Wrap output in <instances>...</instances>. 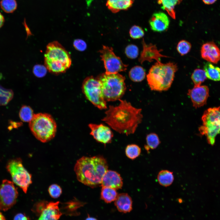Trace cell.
I'll use <instances>...</instances> for the list:
<instances>
[{"label": "cell", "mask_w": 220, "mask_h": 220, "mask_svg": "<svg viewBox=\"0 0 220 220\" xmlns=\"http://www.w3.org/2000/svg\"><path fill=\"white\" fill-rule=\"evenodd\" d=\"M173 172L167 170L160 171L157 177L159 184L161 185L167 187L171 185L174 180Z\"/></svg>", "instance_id": "7402d4cb"}, {"label": "cell", "mask_w": 220, "mask_h": 220, "mask_svg": "<svg viewBox=\"0 0 220 220\" xmlns=\"http://www.w3.org/2000/svg\"><path fill=\"white\" fill-rule=\"evenodd\" d=\"M142 45L143 49L139 59V62L141 64L145 61L150 62L153 61V60H156L157 62H160V57H167L161 54L160 52L162 50H158L155 45L152 44H147L143 39Z\"/></svg>", "instance_id": "9a60e30c"}, {"label": "cell", "mask_w": 220, "mask_h": 220, "mask_svg": "<svg viewBox=\"0 0 220 220\" xmlns=\"http://www.w3.org/2000/svg\"><path fill=\"white\" fill-rule=\"evenodd\" d=\"M146 139V145H145L144 147L148 152L150 149L156 148L160 142L157 135L154 133H151L148 134Z\"/></svg>", "instance_id": "484cf974"}, {"label": "cell", "mask_w": 220, "mask_h": 220, "mask_svg": "<svg viewBox=\"0 0 220 220\" xmlns=\"http://www.w3.org/2000/svg\"><path fill=\"white\" fill-rule=\"evenodd\" d=\"M187 94L191 98L193 106L196 108L206 104L209 96V90L206 86H195L188 90Z\"/></svg>", "instance_id": "5bb4252c"}, {"label": "cell", "mask_w": 220, "mask_h": 220, "mask_svg": "<svg viewBox=\"0 0 220 220\" xmlns=\"http://www.w3.org/2000/svg\"><path fill=\"white\" fill-rule=\"evenodd\" d=\"M98 80L106 101L121 99L126 91L125 77L118 73L101 74L97 78Z\"/></svg>", "instance_id": "8992f818"}, {"label": "cell", "mask_w": 220, "mask_h": 220, "mask_svg": "<svg viewBox=\"0 0 220 220\" xmlns=\"http://www.w3.org/2000/svg\"><path fill=\"white\" fill-rule=\"evenodd\" d=\"M207 77L215 81H220V68L211 63H206L204 66Z\"/></svg>", "instance_id": "603a6c76"}, {"label": "cell", "mask_w": 220, "mask_h": 220, "mask_svg": "<svg viewBox=\"0 0 220 220\" xmlns=\"http://www.w3.org/2000/svg\"><path fill=\"white\" fill-rule=\"evenodd\" d=\"M0 220H6L5 217L2 214V213L0 212Z\"/></svg>", "instance_id": "60d3db41"}, {"label": "cell", "mask_w": 220, "mask_h": 220, "mask_svg": "<svg viewBox=\"0 0 220 220\" xmlns=\"http://www.w3.org/2000/svg\"><path fill=\"white\" fill-rule=\"evenodd\" d=\"M59 202H42L38 212L40 214L37 220H58L61 215L58 205Z\"/></svg>", "instance_id": "4fadbf2b"}, {"label": "cell", "mask_w": 220, "mask_h": 220, "mask_svg": "<svg viewBox=\"0 0 220 220\" xmlns=\"http://www.w3.org/2000/svg\"><path fill=\"white\" fill-rule=\"evenodd\" d=\"M117 106L110 105L102 120L116 132L127 135L134 134L142 120L141 109L126 100H119Z\"/></svg>", "instance_id": "6da1fadb"}, {"label": "cell", "mask_w": 220, "mask_h": 220, "mask_svg": "<svg viewBox=\"0 0 220 220\" xmlns=\"http://www.w3.org/2000/svg\"><path fill=\"white\" fill-rule=\"evenodd\" d=\"M130 79L134 82H140L144 80L145 76V72L142 67L136 66L133 67L129 73Z\"/></svg>", "instance_id": "d4e9b609"}, {"label": "cell", "mask_w": 220, "mask_h": 220, "mask_svg": "<svg viewBox=\"0 0 220 220\" xmlns=\"http://www.w3.org/2000/svg\"><path fill=\"white\" fill-rule=\"evenodd\" d=\"M125 52L128 58L131 59H135L139 54L138 48L134 45H129L126 48Z\"/></svg>", "instance_id": "d6a6232c"}, {"label": "cell", "mask_w": 220, "mask_h": 220, "mask_svg": "<svg viewBox=\"0 0 220 220\" xmlns=\"http://www.w3.org/2000/svg\"><path fill=\"white\" fill-rule=\"evenodd\" d=\"M134 0H107L106 6L112 13L127 10L132 5Z\"/></svg>", "instance_id": "ffe728a7"}, {"label": "cell", "mask_w": 220, "mask_h": 220, "mask_svg": "<svg viewBox=\"0 0 220 220\" xmlns=\"http://www.w3.org/2000/svg\"><path fill=\"white\" fill-rule=\"evenodd\" d=\"M178 70L177 64L174 63L163 64L157 62L150 68L147 75L148 83L151 90L158 91L168 90Z\"/></svg>", "instance_id": "3957f363"}, {"label": "cell", "mask_w": 220, "mask_h": 220, "mask_svg": "<svg viewBox=\"0 0 220 220\" xmlns=\"http://www.w3.org/2000/svg\"><path fill=\"white\" fill-rule=\"evenodd\" d=\"M29 125L32 134L42 142H46L53 139L56 133V122L53 117L48 113L34 114Z\"/></svg>", "instance_id": "5b68a950"}, {"label": "cell", "mask_w": 220, "mask_h": 220, "mask_svg": "<svg viewBox=\"0 0 220 220\" xmlns=\"http://www.w3.org/2000/svg\"><path fill=\"white\" fill-rule=\"evenodd\" d=\"M115 205L118 210L121 212H129L132 209L131 198L126 193L118 194L115 201Z\"/></svg>", "instance_id": "d6986e66"}, {"label": "cell", "mask_w": 220, "mask_h": 220, "mask_svg": "<svg viewBox=\"0 0 220 220\" xmlns=\"http://www.w3.org/2000/svg\"><path fill=\"white\" fill-rule=\"evenodd\" d=\"M6 169L11 176L12 182L26 193L32 182L31 175L24 167L22 160L17 158L10 160L7 164Z\"/></svg>", "instance_id": "ba28073f"}, {"label": "cell", "mask_w": 220, "mask_h": 220, "mask_svg": "<svg viewBox=\"0 0 220 220\" xmlns=\"http://www.w3.org/2000/svg\"><path fill=\"white\" fill-rule=\"evenodd\" d=\"M1 7L5 12L10 13L16 9L17 4L16 0H2L0 3Z\"/></svg>", "instance_id": "4dcf8cb0"}, {"label": "cell", "mask_w": 220, "mask_h": 220, "mask_svg": "<svg viewBox=\"0 0 220 220\" xmlns=\"http://www.w3.org/2000/svg\"><path fill=\"white\" fill-rule=\"evenodd\" d=\"M47 69L45 66L41 65L35 66L33 69V72L35 75L38 77H42L45 75Z\"/></svg>", "instance_id": "d590c367"}, {"label": "cell", "mask_w": 220, "mask_h": 220, "mask_svg": "<svg viewBox=\"0 0 220 220\" xmlns=\"http://www.w3.org/2000/svg\"><path fill=\"white\" fill-rule=\"evenodd\" d=\"M45 65L50 72L55 74L64 73L70 67L72 60L70 54L57 41L50 43L44 54Z\"/></svg>", "instance_id": "277c9868"}, {"label": "cell", "mask_w": 220, "mask_h": 220, "mask_svg": "<svg viewBox=\"0 0 220 220\" xmlns=\"http://www.w3.org/2000/svg\"><path fill=\"white\" fill-rule=\"evenodd\" d=\"M203 2L207 5L212 4L214 3L217 0H202Z\"/></svg>", "instance_id": "ab89813d"}, {"label": "cell", "mask_w": 220, "mask_h": 220, "mask_svg": "<svg viewBox=\"0 0 220 220\" xmlns=\"http://www.w3.org/2000/svg\"><path fill=\"white\" fill-rule=\"evenodd\" d=\"M85 220H97L96 218H94L90 217L89 216Z\"/></svg>", "instance_id": "b9f144b4"}, {"label": "cell", "mask_w": 220, "mask_h": 220, "mask_svg": "<svg viewBox=\"0 0 220 220\" xmlns=\"http://www.w3.org/2000/svg\"><path fill=\"white\" fill-rule=\"evenodd\" d=\"M151 29L154 31L162 32L168 28L170 20L167 15L162 12L153 14L149 20Z\"/></svg>", "instance_id": "2e32d148"}, {"label": "cell", "mask_w": 220, "mask_h": 220, "mask_svg": "<svg viewBox=\"0 0 220 220\" xmlns=\"http://www.w3.org/2000/svg\"><path fill=\"white\" fill-rule=\"evenodd\" d=\"M201 54L203 59L213 63H217L220 60V50L213 42H207L202 46Z\"/></svg>", "instance_id": "e0dca14e"}, {"label": "cell", "mask_w": 220, "mask_h": 220, "mask_svg": "<svg viewBox=\"0 0 220 220\" xmlns=\"http://www.w3.org/2000/svg\"><path fill=\"white\" fill-rule=\"evenodd\" d=\"M207 78L204 70L199 68L195 69L191 76V79L195 86L200 85Z\"/></svg>", "instance_id": "83f0119b"}, {"label": "cell", "mask_w": 220, "mask_h": 220, "mask_svg": "<svg viewBox=\"0 0 220 220\" xmlns=\"http://www.w3.org/2000/svg\"><path fill=\"white\" fill-rule=\"evenodd\" d=\"M191 48V43L185 40H182L178 43L176 49L178 53L181 55L183 56L187 54Z\"/></svg>", "instance_id": "1f68e13d"}, {"label": "cell", "mask_w": 220, "mask_h": 220, "mask_svg": "<svg viewBox=\"0 0 220 220\" xmlns=\"http://www.w3.org/2000/svg\"><path fill=\"white\" fill-rule=\"evenodd\" d=\"M118 193L116 190L110 187H102L101 193V198L107 203L115 201Z\"/></svg>", "instance_id": "cb8c5ba5"}, {"label": "cell", "mask_w": 220, "mask_h": 220, "mask_svg": "<svg viewBox=\"0 0 220 220\" xmlns=\"http://www.w3.org/2000/svg\"><path fill=\"white\" fill-rule=\"evenodd\" d=\"M182 0H157L158 3L162 5L161 8L165 10L173 19H175V6L179 4Z\"/></svg>", "instance_id": "44dd1931"}, {"label": "cell", "mask_w": 220, "mask_h": 220, "mask_svg": "<svg viewBox=\"0 0 220 220\" xmlns=\"http://www.w3.org/2000/svg\"><path fill=\"white\" fill-rule=\"evenodd\" d=\"M88 126L90 134L97 142L105 144L111 142L113 134L108 127L102 124L90 123Z\"/></svg>", "instance_id": "7c38bea8"}, {"label": "cell", "mask_w": 220, "mask_h": 220, "mask_svg": "<svg viewBox=\"0 0 220 220\" xmlns=\"http://www.w3.org/2000/svg\"><path fill=\"white\" fill-rule=\"evenodd\" d=\"M12 90L6 89L0 85V106H5L12 100L13 97Z\"/></svg>", "instance_id": "4316f807"}, {"label": "cell", "mask_w": 220, "mask_h": 220, "mask_svg": "<svg viewBox=\"0 0 220 220\" xmlns=\"http://www.w3.org/2000/svg\"><path fill=\"white\" fill-rule=\"evenodd\" d=\"M125 154L127 157L131 160H134L140 155L141 148L137 145L134 144L129 145L125 149Z\"/></svg>", "instance_id": "f546056e"}, {"label": "cell", "mask_w": 220, "mask_h": 220, "mask_svg": "<svg viewBox=\"0 0 220 220\" xmlns=\"http://www.w3.org/2000/svg\"><path fill=\"white\" fill-rule=\"evenodd\" d=\"M98 52L101 53V60L104 62L106 74H116L127 70L128 65L124 64L120 58L115 55L112 47L103 46Z\"/></svg>", "instance_id": "30bf717a"}, {"label": "cell", "mask_w": 220, "mask_h": 220, "mask_svg": "<svg viewBox=\"0 0 220 220\" xmlns=\"http://www.w3.org/2000/svg\"><path fill=\"white\" fill-rule=\"evenodd\" d=\"M34 114L32 109L29 106L23 105L21 108L19 112L20 119L23 122H29L32 119Z\"/></svg>", "instance_id": "f1b7e54d"}, {"label": "cell", "mask_w": 220, "mask_h": 220, "mask_svg": "<svg viewBox=\"0 0 220 220\" xmlns=\"http://www.w3.org/2000/svg\"><path fill=\"white\" fill-rule=\"evenodd\" d=\"M48 190L50 196L54 198H57L59 197L62 192L61 187L56 184H53L50 185Z\"/></svg>", "instance_id": "e575fe53"}, {"label": "cell", "mask_w": 220, "mask_h": 220, "mask_svg": "<svg viewBox=\"0 0 220 220\" xmlns=\"http://www.w3.org/2000/svg\"><path fill=\"white\" fill-rule=\"evenodd\" d=\"M82 90L86 98L100 109L107 108L101 85L97 78L93 76L87 77L82 84Z\"/></svg>", "instance_id": "9c48e42d"}, {"label": "cell", "mask_w": 220, "mask_h": 220, "mask_svg": "<svg viewBox=\"0 0 220 220\" xmlns=\"http://www.w3.org/2000/svg\"><path fill=\"white\" fill-rule=\"evenodd\" d=\"M18 193L14 183L3 180L0 184V211H6L15 204Z\"/></svg>", "instance_id": "8fae6325"}, {"label": "cell", "mask_w": 220, "mask_h": 220, "mask_svg": "<svg viewBox=\"0 0 220 220\" xmlns=\"http://www.w3.org/2000/svg\"><path fill=\"white\" fill-rule=\"evenodd\" d=\"M13 220H28V218L24 214L19 213L15 216Z\"/></svg>", "instance_id": "74e56055"}, {"label": "cell", "mask_w": 220, "mask_h": 220, "mask_svg": "<svg viewBox=\"0 0 220 220\" xmlns=\"http://www.w3.org/2000/svg\"><path fill=\"white\" fill-rule=\"evenodd\" d=\"M5 22V19L3 16L0 13V28L2 26Z\"/></svg>", "instance_id": "f35d334b"}, {"label": "cell", "mask_w": 220, "mask_h": 220, "mask_svg": "<svg viewBox=\"0 0 220 220\" xmlns=\"http://www.w3.org/2000/svg\"><path fill=\"white\" fill-rule=\"evenodd\" d=\"M73 46L76 50L81 51L85 50L87 47L86 42L80 39L75 40L73 42Z\"/></svg>", "instance_id": "8d00e7d4"}, {"label": "cell", "mask_w": 220, "mask_h": 220, "mask_svg": "<svg viewBox=\"0 0 220 220\" xmlns=\"http://www.w3.org/2000/svg\"><path fill=\"white\" fill-rule=\"evenodd\" d=\"M123 185V180L120 174L116 171L108 170L102 178L100 186L117 190L121 189Z\"/></svg>", "instance_id": "ac0fdd59"}, {"label": "cell", "mask_w": 220, "mask_h": 220, "mask_svg": "<svg viewBox=\"0 0 220 220\" xmlns=\"http://www.w3.org/2000/svg\"><path fill=\"white\" fill-rule=\"evenodd\" d=\"M129 33L130 37L134 39L140 38L144 35V32L143 29L140 27L135 25L130 28Z\"/></svg>", "instance_id": "836d02e7"}, {"label": "cell", "mask_w": 220, "mask_h": 220, "mask_svg": "<svg viewBox=\"0 0 220 220\" xmlns=\"http://www.w3.org/2000/svg\"><path fill=\"white\" fill-rule=\"evenodd\" d=\"M203 124L199 128L201 134L207 137L208 143L213 145L215 138L220 133V106L205 110L202 117Z\"/></svg>", "instance_id": "52a82bcc"}, {"label": "cell", "mask_w": 220, "mask_h": 220, "mask_svg": "<svg viewBox=\"0 0 220 220\" xmlns=\"http://www.w3.org/2000/svg\"><path fill=\"white\" fill-rule=\"evenodd\" d=\"M108 170L107 162L101 156H82L77 160L74 168L78 181L92 188L101 185L102 178Z\"/></svg>", "instance_id": "7a4b0ae2"}]
</instances>
